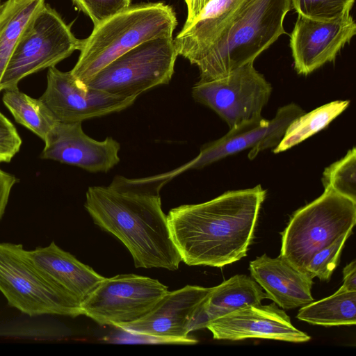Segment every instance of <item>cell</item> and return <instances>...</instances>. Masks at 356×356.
Instances as JSON below:
<instances>
[{
	"label": "cell",
	"instance_id": "cell-31",
	"mask_svg": "<svg viewBox=\"0 0 356 356\" xmlns=\"http://www.w3.org/2000/svg\"><path fill=\"white\" fill-rule=\"evenodd\" d=\"M341 287L347 291H356V261L355 260L343 269V284Z\"/></svg>",
	"mask_w": 356,
	"mask_h": 356
},
{
	"label": "cell",
	"instance_id": "cell-15",
	"mask_svg": "<svg viewBox=\"0 0 356 356\" xmlns=\"http://www.w3.org/2000/svg\"><path fill=\"white\" fill-rule=\"evenodd\" d=\"M206 328L218 340L264 339L302 343L311 339L307 333L294 327L290 317L275 302L238 309L211 320Z\"/></svg>",
	"mask_w": 356,
	"mask_h": 356
},
{
	"label": "cell",
	"instance_id": "cell-1",
	"mask_svg": "<svg viewBox=\"0 0 356 356\" xmlns=\"http://www.w3.org/2000/svg\"><path fill=\"white\" fill-rule=\"evenodd\" d=\"M173 170L143 178L115 176L107 186H90L85 208L95 225L127 247L136 268L175 270L181 261L172 241L160 191Z\"/></svg>",
	"mask_w": 356,
	"mask_h": 356
},
{
	"label": "cell",
	"instance_id": "cell-33",
	"mask_svg": "<svg viewBox=\"0 0 356 356\" xmlns=\"http://www.w3.org/2000/svg\"><path fill=\"white\" fill-rule=\"evenodd\" d=\"M1 0H0V7H1Z\"/></svg>",
	"mask_w": 356,
	"mask_h": 356
},
{
	"label": "cell",
	"instance_id": "cell-11",
	"mask_svg": "<svg viewBox=\"0 0 356 356\" xmlns=\"http://www.w3.org/2000/svg\"><path fill=\"white\" fill-rule=\"evenodd\" d=\"M211 288L186 285L168 291L152 309L140 319L118 325L120 330L168 343L193 344L189 338L195 318Z\"/></svg>",
	"mask_w": 356,
	"mask_h": 356
},
{
	"label": "cell",
	"instance_id": "cell-30",
	"mask_svg": "<svg viewBox=\"0 0 356 356\" xmlns=\"http://www.w3.org/2000/svg\"><path fill=\"white\" fill-rule=\"evenodd\" d=\"M16 182L17 179L15 176L0 168V219L5 212L11 189Z\"/></svg>",
	"mask_w": 356,
	"mask_h": 356
},
{
	"label": "cell",
	"instance_id": "cell-29",
	"mask_svg": "<svg viewBox=\"0 0 356 356\" xmlns=\"http://www.w3.org/2000/svg\"><path fill=\"white\" fill-rule=\"evenodd\" d=\"M22 139L13 123L0 112V163H8L19 152Z\"/></svg>",
	"mask_w": 356,
	"mask_h": 356
},
{
	"label": "cell",
	"instance_id": "cell-23",
	"mask_svg": "<svg viewBox=\"0 0 356 356\" xmlns=\"http://www.w3.org/2000/svg\"><path fill=\"white\" fill-rule=\"evenodd\" d=\"M2 99L15 121L35 134L44 142L59 122L40 98L34 99L21 92L17 87L6 90Z\"/></svg>",
	"mask_w": 356,
	"mask_h": 356
},
{
	"label": "cell",
	"instance_id": "cell-20",
	"mask_svg": "<svg viewBox=\"0 0 356 356\" xmlns=\"http://www.w3.org/2000/svg\"><path fill=\"white\" fill-rule=\"evenodd\" d=\"M268 299L261 286L245 275H236L211 287L193 325V331L206 328L209 321L238 309L261 304Z\"/></svg>",
	"mask_w": 356,
	"mask_h": 356
},
{
	"label": "cell",
	"instance_id": "cell-13",
	"mask_svg": "<svg viewBox=\"0 0 356 356\" xmlns=\"http://www.w3.org/2000/svg\"><path fill=\"white\" fill-rule=\"evenodd\" d=\"M47 78V88L40 99L61 122H82L119 112L131 106L136 99L83 88L70 71L62 72L55 66L49 68Z\"/></svg>",
	"mask_w": 356,
	"mask_h": 356
},
{
	"label": "cell",
	"instance_id": "cell-21",
	"mask_svg": "<svg viewBox=\"0 0 356 356\" xmlns=\"http://www.w3.org/2000/svg\"><path fill=\"white\" fill-rule=\"evenodd\" d=\"M44 0H6L0 7V82L22 33Z\"/></svg>",
	"mask_w": 356,
	"mask_h": 356
},
{
	"label": "cell",
	"instance_id": "cell-5",
	"mask_svg": "<svg viewBox=\"0 0 356 356\" xmlns=\"http://www.w3.org/2000/svg\"><path fill=\"white\" fill-rule=\"evenodd\" d=\"M355 222L356 202L325 189L320 197L293 213L281 233L280 256L305 272L316 252L352 233Z\"/></svg>",
	"mask_w": 356,
	"mask_h": 356
},
{
	"label": "cell",
	"instance_id": "cell-26",
	"mask_svg": "<svg viewBox=\"0 0 356 356\" xmlns=\"http://www.w3.org/2000/svg\"><path fill=\"white\" fill-rule=\"evenodd\" d=\"M301 16L316 20H332L350 14L355 0H290Z\"/></svg>",
	"mask_w": 356,
	"mask_h": 356
},
{
	"label": "cell",
	"instance_id": "cell-25",
	"mask_svg": "<svg viewBox=\"0 0 356 356\" xmlns=\"http://www.w3.org/2000/svg\"><path fill=\"white\" fill-rule=\"evenodd\" d=\"M322 184L324 190L330 189L356 202L355 147L324 170Z\"/></svg>",
	"mask_w": 356,
	"mask_h": 356
},
{
	"label": "cell",
	"instance_id": "cell-24",
	"mask_svg": "<svg viewBox=\"0 0 356 356\" xmlns=\"http://www.w3.org/2000/svg\"><path fill=\"white\" fill-rule=\"evenodd\" d=\"M349 104L348 100H337L300 115L289 124L273 152L286 151L323 130L343 113Z\"/></svg>",
	"mask_w": 356,
	"mask_h": 356
},
{
	"label": "cell",
	"instance_id": "cell-22",
	"mask_svg": "<svg viewBox=\"0 0 356 356\" xmlns=\"http://www.w3.org/2000/svg\"><path fill=\"white\" fill-rule=\"evenodd\" d=\"M297 318L313 325H350L356 323V291L340 287L334 294L302 307Z\"/></svg>",
	"mask_w": 356,
	"mask_h": 356
},
{
	"label": "cell",
	"instance_id": "cell-10",
	"mask_svg": "<svg viewBox=\"0 0 356 356\" xmlns=\"http://www.w3.org/2000/svg\"><path fill=\"white\" fill-rule=\"evenodd\" d=\"M168 291L158 280L145 276L104 277L81 303L82 314L100 325L117 327L146 315Z\"/></svg>",
	"mask_w": 356,
	"mask_h": 356
},
{
	"label": "cell",
	"instance_id": "cell-14",
	"mask_svg": "<svg viewBox=\"0 0 356 356\" xmlns=\"http://www.w3.org/2000/svg\"><path fill=\"white\" fill-rule=\"evenodd\" d=\"M355 34L356 24L350 14L332 20H316L298 15L289 43L296 72L308 75L334 61Z\"/></svg>",
	"mask_w": 356,
	"mask_h": 356
},
{
	"label": "cell",
	"instance_id": "cell-7",
	"mask_svg": "<svg viewBox=\"0 0 356 356\" xmlns=\"http://www.w3.org/2000/svg\"><path fill=\"white\" fill-rule=\"evenodd\" d=\"M178 56L172 37L144 42L108 63L85 86L120 97H138L168 84Z\"/></svg>",
	"mask_w": 356,
	"mask_h": 356
},
{
	"label": "cell",
	"instance_id": "cell-4",
	"mask_svg": "<svg viewBox=\"0 0 356 356\" xmlns=\"http://www.w3.org/2000/svg\"><path fill=\"white\" fill-rule=\"evenodd\" d=\"M290 0H245L225 31L195 64L200 81L224 77L250 63L283 34Z\"/></svg>",
	"mask_w": 356,
	"mask_h": 356
},
{
	"label": "cell",
	"instance_id": "cell-19",
	"mask_svg": "<svg viewBox=\"0 0 356 356\" xmlns=\"http://www.w3.org/2000/svg\"><path fill=\"white\" fill-rule=\"evenodd\" d=\"M245 0H211L174 39L178 54L195 65L236 17Z\"/></svg>",
	"mask_w": 356,
	"mask_h": 356
},
{
	"label": "cell",
	"instance_id": "cell-16",
	"mask_svg": "<svg viewBox=\"0 0 356 356\" xmlns=\"http://www.w3.org/2000/svg\"><path fill=\"white\" fill-rule=\"evenodd\" d=\"M40 158L75 165L91 172H106L120 162V143L112 137L96 140L86 135L81 122H59Z\"/></svg>",
	"mask_w": 356,
	"mask_h": 356
},
{
	"label": "cell",
	"instance_id": "cell-27",
	"mask_svg": "<svg viewBox=\"0 0 356 356\" xmlns=\"http://www.w3.org/2000/svg\"><path fill=\"white\" fill-rule=\"evenodd\" d=\"M350 234H343L332 244L316 252L308 263L305 272L312 279L317 277L321 281H328L339 264L342 249Z\"/></svg>",
	"mask_w": 356,
	"mask_h": 356
},
{
	"label": "cell",
	"instance_id": "cell-3",
	"mask_svg": "<svg viewBox=\"0 0 356 356\" xmlns=\"http://www.w3.org/2000/svg\"><path fill=\"white\" fill-rule=\"evenodd\" d=\"M175 12L163 2L129 6L99 24L83 39L79 59L70 71L83 88L102 69L124 53L149 40L172 37Z\"/></svg>",
	"mask_w": 356,
	"mask_h": 356
},
{
	"label": "cell",
	"instance_id": "cell-6",
	"mask_svg": "<svg viewBox=\"0 0 356 356\" xmlns=\"http://www.w3.org/2000/svg\"><path fill=\"white\" fill-rule=\"evenodd\" d=\"M0 291L11 307L30 316L83 315L81 305L36 268L22 244L0 243Z\"/></svg>",
	"mask_w": 356,
	"mask_h": 356
},
{
	"label": "cell",
	"instance_id": "cell-18",
	"mask_svg": "<svg viewBox=\"0 0 356 356\" xmlns=\"http://www.w3.org/2000/svg\"><path fill=\"white\" fill-rule=\"evenodd\" d=\"M27 254L50 282L80 305L104 278L54 241L48 246L27 250Z\"/></svg>",
	"mask_w": 356,
	"mask_h": 356
},
{
	"label": "cell",
	"instance_id": "cell-2",
	"mask_svg": "<svg viewBox=\"0 0 356 356\" xmlns=\"http://www.w3.org/2000/svg\"><path fill=\"white\" fill-rule=\"evenodd\" d=\"M266 195L258 185L170 210L168 222L181 261L221 268L245 257Z\"/></svg>",
	"mask_w": 356,
	"mask_h": 356
},
{
	"label": "cell",
	"instance_id": "cell-32",
	"mask_svg": "<svg viewBox=\"0 0 356 356\" xmlns=\"http://www.w3.org/2000/svg\"><path fill=\"white\" fill-rule=\"evenodd\" d=\"M211 0H185L187 6V18L184 25L191 23Z\"/></svg>",
	"mask_w": 356,
	"mask_h": 356
},
{
	"label": "cell",
	"instance_id": "cell-28",
	"mask_svg": "<svg viewBox=\"0 0 356 356\" xmlns=\"http://www.w3.org/2000/svg\"><path fill=\"white\" fill-rule=\"evenodd\" d=\"M87 15L94 26L131 6V0H72Z\"/></svg>",
	"mask_w": 356,
	"mask_h": 356
},
{
	"label": "cell",
	"instance_id": "cell-17",
	"mask_svg": "<svg viewBox=\"0 0 356 356\" xmlns=\"http://www.w3.org/2000/svg\"><path fill=\"white\" fill-rule=\"evenodd\" d=\"M249 270L268 299L284 309L302 307L314 301L313 279L280 255L271 258L263 254L250 261Z\"/></svg>",
	"mask_w": 356,
	"mask_h": 356
},
{
	"label": "cell",
	"instance_id": "cell-12",
	"mask_svg": "<svg viewBox=\"0 0 356 356\" xmlns=\"http://www.w3.org/2000/svg\"><path fill=\"white\" fill-rule=\"evenodd\" d=\"M303 113L298 105L291 103L279 108L270 120L262 117L230 129L222 137L202 146L195 159L175 169V172L178 175L189 169L202 168L247 149H250L248 158L253 159L259 152L276 147L289 124Z\"/></svg>",
	"mask_w": 356,
	"mask_h": 356
},
{
	"label": "cell",
	"instance_id": "cell-8",
	"mask_svg": "<svg viewBox=\"0 0 356 356\" xmlns=\"http://www.w3.org/2000/svg\"><path fill=\"white\" fill-rule=\"evenodd\" d=\"M83 42L60 14L45 3L22 33L1 78L0 92L17 88L26 76L56 66L80 51Z\"/></svg>",
	"mask_w": 356,
	"mask_h": 356
},
{
	"label": "cell",
	"instance_id": "cell-9",
	"mask_svg": "<svg viewBox=\"0 0 356 356\" xmlns=\"http://www.w3.org/2000/svg\"><path fill=\"white\" fill-rule=\"evenodd\" d=\"M245 64L228 75L199 81L192 88V97L218 115L229 129L262 118L272 86L254 67Z\"/></svg>",
	"mask_w": 356,
	"mask_h": 356
}]
</instances>
